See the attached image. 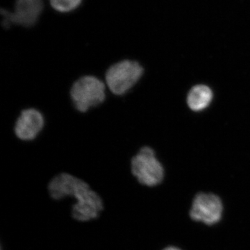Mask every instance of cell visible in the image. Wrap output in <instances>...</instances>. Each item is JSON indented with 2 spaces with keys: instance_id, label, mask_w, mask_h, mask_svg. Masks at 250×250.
Returning <instances> with one entry per match:
<instances>
[{
  "instance_id": "10",
  "label": "cell",
  "mask_w": 250,
  "mask_h": 250,
  "mask_svg": "<svg viewBox=\"0 0 250 250\" xmlns=\"http://www.w3.org/2000/svg\"><path fill=\"white\" fill-rule=\"evenodd\" d=\"M182 250L180 249L179 248H177V247L175 246H168L167 248H164V250Z\"/></svg>"
},
{
  "instance_id": "4",
  "label": "cell",
  "mask_w": 250,
  "mask_h": 250,
  "mask_svg": "<svg viewBox=\"0 0 250 250\" xmlns=\"http://www.w3.org/2000/svg\"><path fill=\"white\" fill-rule=\"evenodd\" d=\"M130 172L140 185L147 188L159 187L166 177L165 167L149 146H143L132 156Z\"/></svg>"
},
{
  "instance_id": "1",
  "label": "cell",
  "mask_w": 250,
  "mask_h": 250,
  "mask_svg": "<svg viewBox=\"0 0 250 250\" xmlns=\"http://www.w3.org/2000/svg\"><path fill=\"white\" fill-rule=\"evenodd\" d=\"M47 189L52 200L75 199L71 215L78 223L97 220L104 210V202L100 194L93 190L88 182L74 174L65 172L57 174L49 181Z\"/></svg>"
},
{
  "instance_id": "7",
  "label": "cell",
  "mask_w": 250,
  "mask_h": 250,
  "mask_svg": "<svg viewBox=\"0 0 250 250\" xmlns=\"http://www.w3.org/2000/svg\"><path fill=\"white\" fill-rule=\"evenodd\" d=\"M45 126V118L36 108L22 110L14 125V134L20 141L31 142L39 137Z\"/></svg>"
},
{
  "instance_id": "3",
  "label": "cell",
  "mask_w": 250,
  "mask_h": 250,
  "mask_svg": "<svg viewBox=\"0 0 250 250\" xmlns=\"http://www.w3.org/2000/svg\"><path fill=\"white\" fill-rule=\"evenodd\" d=\"M144 73V67L141 62L124 59L108 67L104 81L110 93L115 96H124L139 84Z\"/></svg>"
},
{
  "instance_id": "2",
  "label": "cell",
  "mask_w": 250,
  "mask_h": 250,
  "mask_svg": "<svg viewBox=\"0 0 250 250\" xmlns=\"http://www.w3.org/2000/svg\"><path fill=\"white\" fill-rule=\"evenodd\" d=\"M108 89L104 81L94 75H85L77 79L70 90V97L74 108L85 113L105 103Z\"/></svg>"
},
{
  "instance_id": "6",
  "label": "cell",
  "mask_w": 250,
  "mask_h": 250,
  "mask_svg": "<svg viewBox=\"0 0 250 250\" xmlns=\"http://www.w3.org/2000/svg\"><path fill=\"white\" fill-rule=\"evenodd\" d=\"M224 203L220 197L213 192H200L192 200L189 216L192 221L212 227L223 218Z\"/></svg>"
},
{
  "instance_id": "8",
  "label": "cell",
  "mask_w": 250,
  "mask_h": 250,
  "mask_svg": "<svg viewBox=\"0 0 250 250\" xmlns=\"http://www.w3.org/2000/svg\"><path fill=\"white\" fill-rule=\"evenodd\" d=\"M213 98L212 90L205 85H197L189 92L187 103L190 109L200 111L205 109Z\"/></svg>"
},
{
  "instance_id": "9",
  "label": "cell",
  "mask_w": 250,
  "mask_h": 250,
  "mask_svg": "<svg viewBox=\"0 0 250 250\" xmlns=\"http://www.w3.org/2000/svg\"><path fill=\"white\" fill-rule=\"evenodd\" d=\"M83 0H47L51 8L60 14H69L80 8Z\"/></svg>"
},
{
  "instance_id": "5",
  "label": "cell",
  "mask_w": 250,
  "mask_h": 250,
  "mask_svg": "<svg viewBox=\"0 0 250 250\" xmlns=\"http://www.w3.org/2000/svg\"><path fill=\"white\" fill-rule=\"evenodd\" d=\"M47 4V0H15L11 11L0 9V28L34 27L43 14Z\"/></svg>"
}]
</instances>
